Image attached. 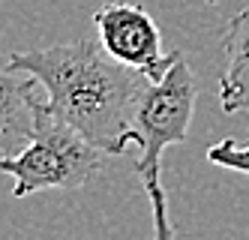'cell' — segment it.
<instances>
[{
    "label": "cell",
    "mask_w": 249,
    "mask_h": 240,
    "mask_svg": "<svg viewBox=\"0 0 249 240\" xmlns=\"http://www.w3.org/2000/svg\"><path fill=\"white\" fill-rule=\"evenodd\" d=\"M96 39L120 63L141 69L147 78H162L165 69L180 57V51H162V33L153 15L126 0L105 3L93 12Z\"/></svg>",
    "instance_id": "obj_4"
},
{
    "label": "cell",
    "mask_w": 249,
    "mask_h": 240,
    "mask_svg": "<svg viewBox=\"0 0 249 240\" xmlns=\"http://www.w3.org/2000/svg\"><path fill=\"white\" fill-rule=\"evenodd\" d=\"M219 105L225 114L249 105V6L231 15L222 30Z\"/></svg>",
    "instance_id": "obj_6"
},
{
    "label": "cell",
    "mask_w": 249,
    "mask_h": 240,
    "mask_svg": "<svg viewBox=\"0 0 249 240\" xmlns=\"http://www.w3.org/2000/svg\"><path fill=\"white\" fill-rule=\"evenodd\" d=\"M9 66L36 78L51 114L78 129L102 153H126L135 105L147 84L141 69L111 57L99 39L15 51Z\"/></svg>",
    "instance_id": "obj_1"
},
{
    "label": "cell",
    "mask_w": 249,
    "mask_h": 240,
    "mask_svg": "<svg viewBox=\"0 0 249 240\" xmlns=\"http://www.w3.org/2000/svg\"><path fill=\"white\" fill-rule=\"evenodd\" d=\"M207 3H219V0H207Z\"/></svg>",
    "instance_id": "obj_8"
},
{
    "label": "cell",
    "mask_w": 249,
    "mask_h": 240,
    "mask_svg": "<svg viewBox=\"0 0 249 240\" xmlns=\"http://www.w3.org/2000/svg\"><path fill=\"white\" fill-rule=\"evenodd\" d=\"M102 165V150L78 129L51 114L48 102L39 108L36 132L15 156H0V174H12V195L24 198L42 189H78Z\"/></svg>",
    "instance_id": "obj_3"
},
{
    "label": "cell",
    "mask_w": 249,
    "mask_h": 240,
    "mask_svg": "<svg viewBox=\"0 0 249 240\" xmlns=\"http://www.w3.org/2000/svg\"><path fill=\"white\" fill-rule=\"evenodd\" d=\"M207 162L219 165V168H228V171L249 174V144H237L231 138H222L219 144H213L207 150Z\"/></svg>",
    "instance_id": "obj_7"
},
{
    "label": "cell",
    "mask_w": 249,
    "mask_h": 240,
    "mask_svg": "<svg viewBox=\"0 0 249 240\" xmlns=\"http://www.w3.org/2000/svg\"><path fill=\"white\" fill-rule=\"evenodd\" d=\"M195 102H198V84H195L192 69L180 54L165 69L162 78H147L135 105L132 117V144L138 147L135 171L150 198L156 240L174 237V225L168 222V198L162 189V153L165 147L186 141Z\"/></svg>",
    "instance_id": "obj_2"
},
{
    "label": "cell",
    "mask_w": 249,
    "mask_h": 240,
    "mask_svg": "<svg viewBox=\"0 0 249 240\" xmlns=\"http://www.w3.org/2000/svg\"><path fill=\"white\" fill-rule=\"evenodd\" d=\"M39 81L9 66V54L0 45V156H15L36 132L39 108Z\"/></svg>",
    "instance_id": "obj_5"
}]
</instances>
